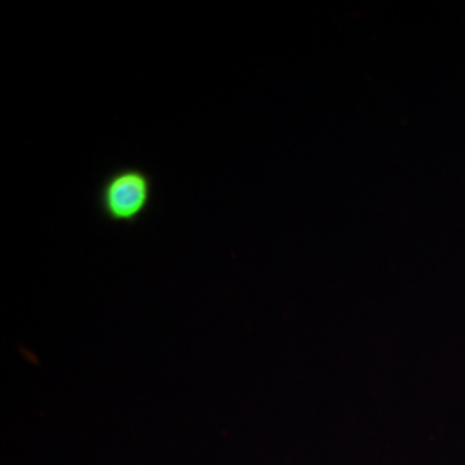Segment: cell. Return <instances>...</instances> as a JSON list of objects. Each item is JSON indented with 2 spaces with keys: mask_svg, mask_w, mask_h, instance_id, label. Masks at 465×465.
Here are the masks:
<instances>
[{
  "mask_svg": "<svg viewBox=\"0 0 465 465\" xmlns=\"http://www.w3.org/2000/svg\"><path fill=\"white\" fill-rule=\"evenodd\" d=\"M155 184L143 167H114L97 184L95 207L109 224L134 226L153 205Z\"/></svg>",
  "mask_w": 465,
  "mask_h": 465,
  "instance_id": "1",
  "label": "cell"
}]
</instances>
